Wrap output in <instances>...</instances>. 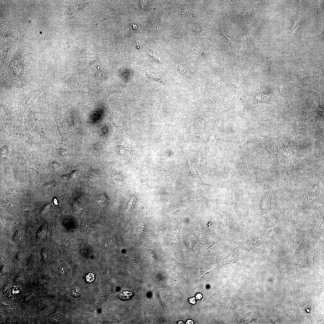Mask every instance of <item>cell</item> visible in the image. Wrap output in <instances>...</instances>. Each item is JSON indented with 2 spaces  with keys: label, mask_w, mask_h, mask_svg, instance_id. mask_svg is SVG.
I'll list each match as a JSON object with an SVG mask.
<instances>
[{
  "label": "cell",
  "mask_w": 324,
  "mask_h": 324,
  "mask_svg": "<svg viewBox=\"0 0 324 324\" xmlns=\"http://www.w3.org/2000/svg\"><path fill=\"white\" fill-rule=\"evenodd\" d=\"M47 89V86L45 84H40L31 91L14 95L12 96L11 98L15 107V113L17 114L19 119H23L27 108L34 103L35 100L40 94Z\"/></svg>",
  "instance_id": "cell-1"
},
{
  "label": "cell",
  "mask_w": 324,
  "mask_h": 324,
  "mask_svg": "<svg viewBox=\"0 0 324 324\" xmlns=\"http://www.w3.org/2000/svg\"><path fill=\"white\" fill-rule=\"evenodd\" d=\"M240 231L244 245L259 256L269 257L264 245V238L243 228L241 229Z\"/></svg>",
  "instance_id": "cell-2"
},
{
  "label": "cell",
  "mask_w": 324,
  "mask_h": 324,
  "mask_svg": "<svg viewBox=\"0 0 324 324\" xmlns=\"http://www.w3.org/2000/svg\"><path fill=\"white\" fill-rule=\"evenodd\" d=\"M219 216L221 224L226 232L236 236V233L240 231L234 213L228 207L222 206Z\"/></svg>",
  "instance_id": "cell-3"
},
{
  "label": "cell",
  "mask_w": 324,
  "mask_h": 324,
  "mask_svg": "<svg viewBox=\"0 0 324 324\" xmlns=\"http://www.w3.org/2000/svg\"><path fill=\"white\" fill-rule=\"evenodd\" d=\"M278 137L279 151L282 157L291 158L294 155L295 151L299 147V145L294 141L292 137L286 129L283 130Z\"/></svg>",
  "instance_id": "cell-4"
},
{
  "label": "cell",
  "mask_w": 324,
  "mask_h": 324,
  "mask_svg": "<svg viewBox=\"0 0 324 324\" xmlns=\"http://www.w3.org/2000/svg\"><path fill=\"white\" fill-rule=\"evenodd\" d=\"M177 145L183 155L191 176L192 190H194L196 188L202 185L213 186L211 185L206 183L202 179L199 173L194 166V163L185 146L184 143L182 142H177Z\"/></svg>",
  "instance_id": "cell-5"
},
{
  "label": "cell",
  "mask_w": 324,
  "mask_h": 324,
  "mask_svg": "<svg viewBox=\"0 0 324 324\" xmlns=\"http://www.w3.org/2000/svg\"><path fill=\"white\" fill-rule=\"evenodd\" d=\"M259 131V135L264 138L267 142L269 150V156L265 161V163L269 165L271 167L276 168L278 167L280 161L278 155L279 153V140L278 137L276 138L270 137L263 133L259 130L257 126L255 124Z\"/></svg>",
  "instance_id": "cell-6"
},
{
  "label": "cell",
  "mask_w": 324,
  "mask_h": 324,
  "mask_svg": "<svg viewBox=\"0 0 324 324\" xmlns=\"http://www.w3.org/2000/svg\"><path fill=\"white\" fill-rule=\"evenodd\" d=\"M307 120L306 110L303 108L300 109L296 116L290 135L292 137L297 135H302L307 139L309 144H311L307 133Z\"/></svg>",
  "instance_id": "cell-7"
},
{
  "label": "cell",
  "mask_w": 324,
  "mask_h": 324,
  "mask_svg": "<svg viewBox=\"0 0 324 324\" xmlns=\"http://www.w3.org/2000/svg\"><path fill=\"white\" fill-rule=\"evenodd\" d=\"M283 96L279 88L269 94L265 93L263 90H258V92L256 93L253 103L270 104L278 109L279 108V100Z\"/></svg>",
  "instance_id": "cell-8"
},
{
  "label": "cell",
  "mask_w": 324,
  "mask_h": 324,
  "mask_svg": "<svg viewBox=\"0 0 324 324\" xmlns=\"http://www.w3.org/2000/svg\"><path fill=\"white\" fill-rule=\"evenodd\" d=\"M278 167L284 178V181L287 183L289 184L293 181L298 179L295 174V167L291 158L282 157L279 161Z\"/></svg>",
  "instance_id": "cell-9"
},
{
  "label": "cell",
  "mask_w": 324,
  "mask_h": 324,
  "mask_svg": "<svg viewBox=\"0 0 324 324\" xmlns=\"http://www.w3.org/2000/svg\"><path fill=\"white\" fill-rule=\"evenodd\" d=\"M251 178V175L247 162L244 160L237 175L234 186L246 191L248 188Z\"/></svg>",
  "instance_id": "cell-10"
},
{
  "label": "cell",
  "mask_w": 324,
  "mask_h": 324,
  "mask_svg": "<svg viewBox=\"0 0 324 324\" xmlns=\"http://www.w3.org/2000/svg\"><path fill=\"white\" fill-rule=\"evenodd\" d=\"M256 178L254 190L262 185L268 178L270 172L275 168L267 164L264 165L256 166L252 167Z\"/></svg>",
  "instance_id": "cell-11"
},
{
  "label": "cell",
  "mask_w": 324,
  "mask_h": 324,
  "mask_svg": "<svg viewBox=\"0 0 324 324\" xmlns=\"http://www.w3.org/2000/svg\"><path fill=\"white\" fill-rule=\"evenodd\" d=\"M180 228H176L174 226H170L169 228L168 233L165 237H164L165 242L166 244L173 249L174 248L176 250H177L175 243L180 251H182L180 244L178 243L175 240L180 241L179 234Z\"/></svg>",
  "instance_id": "cell-12"
},
{
  "label": "cell",
  "mask_w": 324,
  "mask_h": 324,
  "mask_svg": "<svg viewBox=\"0 0 324 324\" xmlns=\"http://www.w3.org/2000/svg\"><path fill=\"white\" fill-rule=\"evenodd\" d=\"M16 82L13 81L7 73L1 76V95L2 97L8 96L13 92L16 87Z\"/></svg>",
  "instance_id": "cell-13"
},
{
  "label": "cell",
  "mask_w": 324,
  "mask_h": 324,
  "mask_svg": "<svg viewBox=\"0 0 324 324\" xmlns=\"http://www.w3.org/2000/svg\"><path fill=\"white\" fill-rule=\"evenodd\" d=\"M12 99H5L1 101V116L2 119H14V114Z\"/></svg>",
  "instance_id": "cell-14"
},
{
  "label": "cell",
  "mask_w": 324,
  "mask_h": 324,
  "mask_svg": "<svg viewBox=\"0 0 324 324\" xmlns=\"http://www.w3.org/2000/svg\"><path fill=\"white\" fill-rule=\"evenodd\" d=\"M271 210L268 193L264 194L261 199L260 203V215L267 214Z\"/></svg>",
  "instance_id": "cell-15"
},
{
  "label": "cell",
  "mask_w": 324,
  "mask_h": 324,
  "mask_svg": "<svg viewBox=\"0 0 324 324\" xmlns=\"http://www.w3.org/2000/svg\"><path fill=\"white\" fill-rule=\"evenodd\" d=\"M217 132H212L210 134L207 141L205 150L204 158L207 160L208 153L214 145V142L218 136Z\"/></svg>",
  "instance_id": "cell-16"
},
{
  "label": "cell",
  "mask_w": 324,
  "mask_h": 324,
  "mask_svg": "<svg viewBox=\"0 0 324 324\" xmlns=\"http://www.w3.org/2000/svg\"><path fill=\"white\" fill-rule=\"evenodd\" d=\"M135 239V243H139L144 237L148 230L147 225L144 222L138 226Z\"/></svg>",
  "instance_id": "cell-17"
},
{
  "label": "cell",
  "mask_w": 324,
  "mask_h": 324,
  "mask_svg": "<svg viewBox=\"0 0 324 324\" xmlns=\"http://www.w3.org/2000/svg\"><path fill=\"white\" fill-rule=\"evenodd\" d=\"M314 175L319 180L321 184L324 185V162H322L314 173Z\"/></svg>",
  "instance_id": "cell-18"
},
{
  "label": "cell",
  "mask_w": 324,
  "mask_h": 324,
  "mask_svg": "<svg viewBox=\"0 0 324 324\" xmlns=\"http://www.w3.org/2000/svg\"><path fill=\"white\" fill-rule=\"evenodd\" d=\"M216 41L222 44H228L230 42L229 40L224 35L220 33L216 30Z\"/></svg>",
  "instance_id": "cell-19"
},
{
  "label": "cell",
  "mask_w": 324,
  "mask_h": 324,
  "mask_svg": "<svg viewBox=\"0 0 324 324\" xmlns=\"http://www.w3.org/2000/svg\"><path fill=\"white\" fill-rule=\"evenodd\" d=\"M133 294L132 291H125L121 292L119 295V299L122 300H130L133 297Z\"/></svg>",
  "instance_id": "cell-20"
},
{
  "label": "cell",
  "mask_w": 324,
  "mask_h": 324,
  "mask_svg": "<svg viewBox=\"0 0 324 324\" xmlns=\"http://www.w3.org/2000/svg\"><path fill=\"white\" fill-rule=\"evenodd\" d=\"M46 233V228L44 226H41L39 229L36 235V240L39 242L45 237Z\"/></svg>",
  "instance_id": "cell-21"
},
{
  "label": "cell",
  "mask_w": 324,
  "mask_h": 324,
  "mask_svg": "<svg viewBox=\"0 0 324 324\" xmlns=\"http://www.w3.org/2000/svg\"><path fill=\"white\" fill-rule=\"evenodd\" d=\"M23 237L22 233L21 231L16 229L14 234L13 240L16 244H18L22 241Z\"/></svg>",
  "instance_id": "cell-22"
},
{
  "label": "cell",
  "mask_w": 324,
  "mask_h": 324,
  "mask_svg": "<svg viewBox=\"0 0 324 324\" xmlns=\"http://www.w3.org/2000/svg\"><path fill=\"white\" fill-rule=\"evenodd\" d=\"M245 282H246L248 283L250 285L248 284L245 283V288L247 290L249 291H252L254 289L256 288V284L255 282L253 280L250 279H248L246 280Z\"/></svg>",
  "instance_id": "cell-23"
},
{
  "label": "cell",
  "mask_w": 324,
  "mask_h": 324,
  "mask_svg": "<svg viewBox=\"0 0 324 324\" xmlns=\"http://www.w3.org/2000/svg\"><path fill=\"white\" fill-rule=\"evenodd\" d=\"M316 112L317 113V118L320 121L323 122L324 121V110L321 106H319L316 108Z\"/></svg>",
  "instance_id": "cell-24"
},
{
  "label": "cell",
  "mask_w": 324,
  "mask_h": 324,
  "mask_svg": "<svg viewBox=\"0 0 324 324\" xmlns=\"http://www.w3.org/2000/svg\"><path fill=\"white\" fill-rule=\"evenodd\" d=\"M41 255L42 260L44 262L47 261L49 256V252L47 249L44 248L41 252Z\"/></svg>",
  "instance_id": "cell-25"
},
{
  "label": "cell",
  "mask_w": 324,
  "mask_h": 324,
  "mask_svg": "<svg viewBox=\"0 0 324 324\" xmlns=\"http://www.w3.org/2000/svg\"><path fill=\"white\" fill-rule=\"evenodd\" d=\"M316 146L318 150V157L324 159V151L322 150L321 144L320 143L317 142Z\"/></svg>",
  "instance_id": "cell-26"
},
{
  "label": "cell",
  "mask_w": 324,
  "mask_h": 324,
  "mask_svg": "<svg viewBox=\"0 0 324 324\" xmlns=\"http://www.w3.org/2000/svg\"><path fill=\"white\" fill-rule=\"evenodd\" d=\"M37 261V258L35 255L31 256L28 264V266L30 267H34L36 265Z\"/></svg>",
  "instance_id": "cell-27"
},
{
  "label": "cell",
  "mask_w": 324,
  "mask_h": 324,
  "mask_svg": "<svg viewBox=\"0 0 324 324\" xmlns=\"http://www.w3.org/2000/svg\"><path fill=\"white\" fill-rule=\"evenodd\" d=\"M55 186V181H52L46 183L44 185V187L46 189H52Z\"/></svg>",
  "instance_id": "cell-28"
},
{
  "label": "cell",
  "mask_w": 324,
  "mask_h": 324,
  "mask_svg": "<svg viewBox=\"0 0 324 324\" xmlns=\"http://www.w3.org/2000/svg\"><path fill=\"white\" fill-rule=\"evenodd\" d=\"M315 207V208L319 211L320 216H322L324 219V205L320 206H316Z\"/></svg>",
  "instance_id": "cell-29"
},
{
  "label": "cell",
  "mask_w": 324,
  "mask_h": 324,
  "mask_svg": "<svg viewBox=\"0 0 324 324\" xmlns=\"http://www.w3.org/2000/svg\"><path fill=\"white\" fill-rule=\"evenodd\" d=\"M87 282H90L93 281L94 279V276L92 273H90L87 276Z\"/></svg>",
  "instance_id": "cell-30"
},
{
  "label": "cell",
  "mask_w": 324,
  "mask_h": 324,
  "mask_svg": "<svg viewBox=\"0 0 324 324\" xmlns=\"http://www.w3.org/2000/svg\"><path fill=\"white\" fill-rule=\"evenodd\" d=\"M24 256V252L21 251H20L17 254L16 257L18 260H20L23 258Z\"/></svg>",
  "instance_id": "cell-31"
},
{
  "label": "cell",
  "mask_w": 324,
  "mask_h": 324,
  "mask_svg": "<svg viewBox=\"0 0 324 324\" xmlns=\"http://www.w3.org/2000/svg\"><path fill=\"white\" fill-rule=\"evenodd\" d=\"M81 293L80 290L78 288H76L73 290V294L74 296H79Z\"/></svg>",
  "instance_id": "cell-32"
},
{
  "label": "cell",
  "mask_w": 324,
  "mask_h": 324,
  "mask_svg": "<svg viewBox=\"0 0 324 324\" xmlns=\"http://www.w3.org/2000/svg\"><path fill=\"white\" fill-rule=\"evenodd\" d=\"M189 302L192 304H195L196 302V300L195 297H192L189 300Z\"/></svg>",
  "instance_id": "cell-33"
},
{
  "label": "cell",
  "mask_w": 324,
  "mask_h": 324,
  "mask_svg": "<svg viewBox=\"0 0 324 324\" xmlns=\"http://www.w3.org/2000/svg\"><path fill=\"white\" fill-rule=\"evenodd\" d=\"M169 40L173 42H176L178 41V39L173 36H171L169 37Z\"/></svg>",
  "instance_id": "cell-34"
},
{
  "label": "cell",
  "mask_w": 324,
  "mask_h": 324,
  "mask_svg": "<svg viewBox=\"0 0 324 324\" xmlns=\"http://www.w3.org/2000/svg\"><path fill=\"white\" fill-rule=\"evenodd\" d=\"M196 299L198 300H200L203 297L202 295L200 293L197 294L196 296Z\"/></svg>",
  "instance_id": "cell-35"
},
{
  "label": "cell",
  "mask_w": 324,
  "mask_h": 324,
  "mask_svg": "<svg viewBox=\"0 0 324 324\" xmlns=\"http://www.w3.org/2000/svg\"><path fill=\"white\" fill-rule=\"evenodd\" d=\"M253 31V30H250L248 32V33L247 34L246 36H245V38L248 39L249 38H250V37L251 36V34L252 33Z\"/></svg>",
  "instance_id": "cell-36"
},
{
  "label": "cell",
  "mask_w": 324,
  "mask_h": 324,
  "mask_svg": "<svg viewBox=\"0 0 324 324\" xmlns=\"http://www.w3.org/2000/svg\"><path fill=\"white\" fill-rule=\"evenodd\" d=\"M7 270V268L5 266H3L1 270V273L2 274H4Z\"/></svg>",
  "instance_id": "cell-37"
},
{
  "label": "cell",
  "mask_w": 324,
  "mask_h": 324,
  "mask_svg": "<svg viewBox=\"0 0 324 324\" xmlns=\"http://www.w3.org/2000/svg\"><path fill=\"white\" fill-rule=\"evenodd\" d=\"M193 321L192 320H188L187 322L186 323V324H193Z\"/></svg>",
  "instance_id": "cell-38"
},
{
  "label": "cell",
  "mask_w": 324,
  "mask_h": 324,
  "mask_svg": "<svg viewBox=\"0 0 324 324\" xmlns=\"http://www.w3.org/2000/svg\"><path fill=\"white\" fill-rule=\"evenodd\" d=\"M54 204H55V205H57V201H56V200H55L54 201Z\"/></svg>",
  "instance_id": "cell-39"
}]
</instances>
